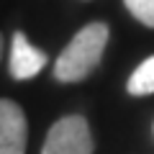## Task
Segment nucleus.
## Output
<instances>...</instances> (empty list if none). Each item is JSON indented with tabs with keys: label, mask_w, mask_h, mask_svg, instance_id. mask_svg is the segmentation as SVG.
<instances>
[{
	"label": "nucleus",
	"mask_w": 154,
	"mask_h": 154,
	"mask_svg": "<svg viewBox=\"0 0 154 154\" xmlns=\"http://www.w3.org/2000/svg\"><path fill=\"white\" fill-rule=\"evenodd\" d=\"M110 28L108 23H88L85 28L75 33L69 44L62 49V54L54 62V77L59 82H82L85 77L100 64L103 51L108 46Z\"/></svg>",
	"instance_id": "f257e3e1"
},
{
	"label": "nucleus",
	"mask_w": 154,
	"mask_h": 154,
	"mask_svg": "<svg viewBox=\"0 0 154 154\" xmlns=\"http://www.w3.org/2000/svg\"><path fill=\"white\" fill-rule=\"evenodd\" d=\"M41 154H93V131L85 116H64L49 128Z\"/></svg>",
	"instance_id": "f03ea898"
},
{
	"label": "nucleus",
	"mask_w": 154,
	"mask_h": 154,
	"mask_svg": "<svg viewBox=\"0 0 154 154\" xmlns=\"http://www.w3.org/2000/svg\"><path fill=\"white\" fill-rule=\"evenodd\" d=\"M28 121L18 103L0 98V154H26Z\"/></svg>",
	"instance_id": "7ed1b4c3"
},
{
	"label": "nucleus",
	"mask_w": 154,
	"mask_h": 154,
	"mask_svg": "<svg viewBox=\"0 0 154 154\" xmlns=\"http://www.w3.org/2000/svg\"><path fill=\"white\" fill-rule=\"evenodd\" d=\"M46 64H49L46 51L33 46L23 31L13 33V41H11V77L13 80H31Z\"/></svg>",
	"instance_id": "20e7f679"
},
{
	"label": "nucleus",
	"mask_w": 154,
	"mask_h": 154,
	"mask_svg": "<svg viewBox=\"0 0 154 154\" xmlns=\"http://www.w3.org/2000/svg\"><path fill=\"white\" fill-rule=\"evenodd\" d=\"M126 90L134 98H144V95L154 93V57L144 59L131 72V77H128V82H126Z\"/></svg>",
	"instance_id": "39448f33"
},
{
	"label": "nucleus",
	"mask_w": 154,
	"mask_h": 154,
	"mask_svg": "<svg viewBox=\"0 0 154 154\" xmlns=\"http://www.w3.org/2000/svg\"><path fill=\"white\" fill-rule=\"evenodd\" d=\"M123 5L139 23H144L146 28H154V0H123Z\"/></svg>",
	"instance_id": "423d86ee"
},
{
	"label": "nucleus",
	"mask_w": 154,
	"mask_h": 154,
	"mask_svg": "<svg viewBox=\"0 0 154 154\" xmlns=\"http://www.w3.org/2000/svg\"><path fill=\"white\" fill-rule=\"evenodd\" d=\"M0 57H3V33H0Z\"/></svg>",
	"instance_id": "0eeeda50"
}]
</instances>
